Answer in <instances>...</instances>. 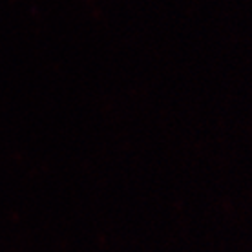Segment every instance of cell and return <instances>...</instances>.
<instances>
[]
</instances>
